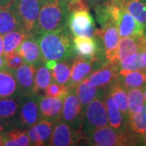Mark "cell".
<instances>
[{
  "instance_id": "23",
  "label": "cell",
  "mask_w": 146,
  "mask_h": 146,
  "mask_svg": "<svg viewBox=\"0 0 146 146\" xmlns=\"http://www.w3.org/2000/svg\"><path fill=\"white\" fill-rule=\"evenodd\" d=\"M128 129L139 139L146 129V104L127 118Z\"/></svg>"
},
{
  "instance_id": "37",
  "label": "cell",
  "mask_w": 146,
  "mask_h": 146,
  "mask_svg": "<svg viewBox=\"0 0 146 146\" xmlns=\"http://www.w3.org/2000/svg\"><path fill=\"white\" fill-rule=\"evenodd\" d=\"M27 134L29 137L30 141H31L32 145H36V146H42L44 145V143L42 142L41 140L40 136H38L37 132H36V128L34 125L30 127H29L27 129Z\"/></svg>"
},
{
  "instance_id": "19",
  "label": "cell",
  "mask_w": 146,
  "mask_h": 146,
  "mask_svg": "<svg viewBox=\"0 0 146 146\" xmlns=\"http://www.w3.org/2000/svg\"><path fill=\"white\" fill-rule=\"evenodd\" d=\"M116 81L121 84L127 90L134 88H143L146 84V72L143 69H119L117 73Z\"/></svg>"
},
{
  "instance_id": "31",
  "label": "cell",
  "mask_w": 146,
  "mask_h": 146,
  "mask_svg": "<svg viewBox=\"0 0 146 146\" xmlns=\"http://www.w3.org/2000/svg\"><path fill=\"white\" fill-rule=\"evenodd\" d=\"M119 70H141L144 68L142 60V51L131 54L117 63Z\"/></svg>"
},
{
  "instance_id": "34",
  "label": "cell",
  "mask_w": 146,
  "mask_h": 146,
  "mask_svg": "<svg viewBox=\"0 0 146 146\" xmlns=\"http://www.w3.org/2000/svg\"><path fill=\"white\" fill-rule=\"evenodd\" d=\"M54 98H50L48 96H42L39 100V113L40 119H49L50 115L52 110L53 104H54Z\"/></svg>"
},
{
  "instance_id": "28",
  "label": "cell",
  "mask_w": 146,
  "mask_h": 146,
  "mask_svg": "<svg viewBox=\"0 0 146 146\" xmlns=\"http://www.w3.org/2000/svg\"><path fill=\"white\" fill-rule=\"evenodd\" d=\"M72 64V58L57 62L55 67L51 71L52 80L58 83L68 85L71 77V69Z\"/></svg>"
},
{
  "instance_id": "50",
  "label": "cell",
  "mask_w": 146,
  "mask_h": 146,
  "mask_svg": "<svg viewBox=\"0 0 146 146\" xmlns=\"http://www.w3.org/2000/svg\"><path fill=\"white\" fill-rule=\"evenodd\" d=\"M143 70H144V71H145V72H146V65H145V67H144V68H143Z\"/></svg>"
},
{
  "instance_id": "40",
  "label": "cell",
  "mask_w": 146,
  "mask_h": 146,
  "mask_svg": "<svg viewBox=\"0 0 146 146\" xmlns=\"http://www.w3.org/2000/svg\"><path fill=\"white\" fill-rule=\"evenodd\" d=\"M6 68V59L4 54L0 55V71Z\"/></svg>"
},
{
  "instance_id": "14",
  "label": "cell",
  "mask_w": 146,
  "mask_h": 146,
  "mask_svg": "<svg viewBox=\"0 0 146 146\" xmlns=\"http://www.w3.org/2000/svg\"><path fill=\"white\" fill-rule=\"evenodd\" d=\"M37 65L24 63L15 70V75L21 97L36 94L34 91V79Z\"/></svg>"
},
{
  "instance_id": "27",
  "label": "cell",
  "mask_w": 146,
  "mask_h": 146,
  "mask_svg": "<svg viewBox=\"0 0 146 146\" xmlns=\"http://www.w3.org/2000/svg\"><path fill=\"white\" fill-rule=\"evenodd\" d=\"M123 7L146 27V0H126Z\"/></svg>"
},
{
  "instance_id": "18",
  "label": "cell",
  "mask_w": 146,
  "mask_h": 146,
  "mask_svg": "<svg viewBox=\"0 0 146 146\" xmlns=\"http://www.w3.org/2000/svg\"><path fill=\"white\" fill-rule=\"evenodd\" d=\"M146 48L144 35L141 36H123L119 38L117 50V57L119 62L124 58L136 52H141Z\"/></svg>"
},
{
  "instance_id": "36",
  "label": "cell",
  "mask_w": 146,
  "mask_h": 146,
  "mask_svg": "<svg viewBox=\"0 0 146 146\" xmlns=\"http://www.w3.org/2000/svg\"><path fill=\"white\" fill-rule=\"evenodd\" d=\"M69 12L75 11L89 10V4L84 0H71L68 3Z\"/></svg>"
},
{
  "instance_id": "41",
  "label": "cell",
  "mask_w": 146,
  "mask_h": 146,
  "mask_svg": "<svg viewBox=\"0 0 146 146\" xmlns=\"http://www.w3.org/2000/svg\"><path fill=\"white\" fill-rule=\"evenodd\" d=\"M3 36L0 34V55H3Z\"/></svg>"
},
{
  "instance_id": "43",
  "label": "cell",
  "mask_w": 146,
  "mask_h": 146,
  "mask_svg": "<svg viewBox=\"0 0 146 146\" xmlns=\"http://www.w3.org/2000/svg\"><path fill=\"white\" fill-rule=\"evenodd\" d=\"M142 60L144 63V67L146 65V48L142 51Z\"/></svg>"
},
{
  "instance_id": "25",
  "label": "cell",
  "mask_w": 146,
  "mask_h": 146,
  "mask_svg": "<svg viewBox=\"0 0 146 146\" xmlns=\"http://www.w3.org/2000/svg\"><path fill=\"white\" fill-rule=\"evenodd\" d=\"M25 30H14L3 34V53L7 54L16 51L24 39L29 36Z\"/></svg>"
},
{
  "instance_id": "9",
  "label": "cell",
  "mask_w": 146,
  "mask_h": 146,
  "mask_svg": "<svg viewBox=\"0 0 146 146\" xmlns=\"http://www.w3.org/2000/svg\"><path fill=\"white\" fill-rule=\"evenodd\" d=\"M84 110L74 89H70L63 99L61 121L76 130L80 131Z\"/></svg>"
},
{
  "instance_id": "15",
  "label": "cell",
  "mask_w": 146,
  "mask_h": 146,
  "mask_svg": "<svg viewBox=\"0 0 146 146\" xmlns=\"http://www.w3.org/2000/svg\"><path fill=\"white\" fill-rule=\"evenodd\" d=\"M118 71L119 68L117 64L106 63L90 73L88 78L94 85L101 89H106L116 81Z\"/></svg>"
},
{
  "instance_id": "21",
  "label": "cell",
  "mask_w": 146,
  "mask_h": 146,
  "mask_svg": "<svg viewBox=\"0 0 146 146\" xmlns=\"http://www.w3.org/2000/svg\"><path fill=\"white\" fill-rule=\"evenodd\" d=\"M104 102L108 116L109 125L115 129H123L127 127V120L120 111L114 98L106 92V90L104 96Z\"/></svg>"
},
{
  "instance_id": "26",
  "label": "cell",
  "mask_w": 146,
  "mask_h": 146,
  "mask_svg": "<svg viewBox=\"0 0 146 146\" xmlns=\"http://www.w3.org/2000/svg\"><path fill=\"white\" fill-rule=\"evenodd\" d=\"M21 98H0V118L10 119L15 118L20 109Z\"/></svg>"
},
{
  "instance_id": "49",
  "label": "cell",
  "mask_w": 146,
  "mask_h": 146,
  "mask_svg": "<svg viewBox=\"0 0 146 146\" xmlns=\"http://www.w3.org/2000/svg\"><path fill=\"white\" fill-rule=\"evenodd\" d=\"M144 38H145V41L146 42V32L144 33Z\"/></svg>"
},
{
  "instance_id": "8",
  "label": "cell",
  "mask_w": 146,
  "mask_h": 146,
  "mask_svg": "<svg viewBox=\"0 0 146 146\" xmlns=\"http://www.w3.org/2000/svg\"><path fill=\"white\" fill-rule=\"evenodd\" d=\"M94 35L101 37L104 49L106 62L112 64L119 63L117 50L120 36L115 21H109L101 27V29H96Z\"/></svg>"
},
{
  "instance_id": "12",
  "label": "cell",
  "mask_w": 146,
  "mask_h": 146,
  "mask_svg": "<svg viewBox=\"0 0 146 146\" xmlns=\"http://www.w3.org/2000/svg\"><path fill=\"white\" fill-rule=\"evenodd\" d=\"M102 66V64L92 58L80 57L78 55H76L75 58L73 57L71 77L68 84L69 89H74L84 79L88 77V76L92 72Z\"/></svg>"
},
{
  "instance_id": "51",
  "label": "cell",
  "mask_w": 146,
  "mask_h": 146,
  "mask_svg": "<svg viewBox=\"0 0 146 146\" xmlns=\"http://www.w3.org/2000/svg\"><path fill=\"white\" fill-rule=\"evenodd\" d=\"M64 1H66V2H68H68H69V1H71V0H64Z\"/></svg>"
},
{
  "instance_id": "35",
  "label": "cell",
  "mask_w": 146,
  "mask_h": 146,
  "mask_svg": "<svg viewBox=\"0 0 146 146\" xmlns=\"http://www.w3.org/2000/svg\"><path fill=\"white\" fill-rule=\"evenodd\" d=\"M4 56L6 59V68L12 71H15L25 63L23 58L16 51L4 54Z\"/></svg>"
},
{
  "instance_id": "39",
  "label": "cell",
  "mask_w": 146,
  "mask_h": 146,
  "mask_svg": "<svg viewBox=\"0 0 146 146\" xmlns=\"http://www.w3.org/2000/svg\"><path fill=\"white\" fill-rule=\"evenodd\" d=\"M139 145H146V129L144 131V133L140 136V139H139Z\"/></svg>"
},
{
  "instance_id": "11",
  "label": "cell",
  "mask_w": 146,
  "mask_h": 146,
  "mask_svg": "<svg viewBox=\"0 0 146 146\" xmlns=\"http://www.w3.org/2000/svg\"><path fill=\"white\" fill-rule=\"evenodd\" d=\"M82 138L83 135L80 131L76 130L67 123L59 121L54 126L48 145H76L81 142Z\"/></svg>"
},
{
  "instance_id": "1",
  "label": "cell",
  "mask_w": 146,
  "mask_h": 146,
  "mask_svg": "<svg viewBox=\"0 0 146 146\" xmlns=\"http://www.w3.org/2000/svg\"><path fill=\"white\" fill-rule=\"evenodd\" d=\"M44 62L47 60L64 61L76 55L72 37L69 29L35 33Z\"/></svg>"
},
{
  "instance_id": "2",
  "label": "cell",
  "mask_w": 146,
  "mask_h": 146,
  "mask_svg": "<svg viewBox=\"0 0 146 146\" xmlns=\"http://www.w3.org/2000/svg\"><path fill=\"white\" fill-rule=\"evenodd\" d=\"M69 14L68 2L64 0L43 3L39 12L36 33L68 29Z\"/></svg>"
},
{
  "instance_id": "42",
  "label": "cell",
  "mask_w": 146,
  "mask_h": 146,
  "mask_svg": "<svg viewBox=\"0 0 146 146\" xmlns=\"http://www.w3.org/2000/svg\"><path fill=\"white\" fill-rule=\"evenodd\" d=\"M6 127V123L5 122L3 121V119L0 118V133H3L4 130H5Z\"/></svg>"
},
{
  "instance_id": "3",
  "label": "cell",
  "mask_w": 146,
  "mask_h": 146,
  "mask_svg": "<svg viewBox=\"0 0 146 146\" xmlns=\"http://www.w3.org/2000/svg\"><path fill=\"white\" fill-rule=\"evenodd\" d=\"M94 146H123L139 145V138L128 127L115 129L110 126L101 127L84 136L82 141Z\"/></svg>"
},
{
  "instance_id": "22",
  "label": "cell",
  "mask_w": 146,
  "mask_h": 146,
  "mask_svg": "<svg viewBox=\"0 0 146 146\" xmlns=\"http://www.w3.org/2000/svg\"><path fill=\"white\" fill-rule=\"evenodd\" d=\"M106 90L114 98L120 111L127 120V90L118 81H115Z\"/></svg>"
},
{
  "instance_id": "4",
  "label": "cell",
  "mask_w": 146,
  "mask_h": 146,
  "mask_svg": "<svg viewBox=\"0 0 146 146\" xmlns=\"http://www.w3.org/2000/svg\"><path fill=\"white\" fill-rule=\"evenodd\" d=\"M108 125L109 121L104 102V96L97 97L84 110L80 131L84 137L94 131Z\"/></svg>"
},
{
  "instance_id": "5",
  "label": "cell",
  "mask_w": 146,
  "mask_h": 146,
  "mask_svg": "<svg viewBox=\"0 0 146 146\" xmlns=\"http://www.w3.org/2000/svg\"><path fill=\"white\" fill-rule=\"evenodd\" d=\"M12 5L23 29L29 34H35L42 2L40 0H12Z\"/></svg>"
},
{
  "instance_id": "29",
  "label": "cell",
  "mask_w": 146,
  "mask_h": 146,
  "mask_svg": "<svg viewBox=\"0 0 146 146\" xmlns=\"http://www.w3.org/2000/svg\"><path fill=\"white\" fill-rule=\"evenodd\" d=\"M145 104L143 88H134L127 90V118L141 110Z\"/></svg>"
},
{
  "instance_id": "44",
  "label": "cell",
  "mask_w": 146,
  "mask_h": 146,
  "mask_svg": "<svg viewBox=\"0 0 146 146\" xmlns=\"http://www.w3.org/2000/svg\"><path fill=\"white\" fill-rule=\"evenodd\" d=\"M11 1H12V0H0V7H1V6L7 5V4H8V3H10Z\"/></svg>"
},
{
  "instance_id": "32",
  "label": "cell",
  "mask_w": 146,
  "mask_h": 146,
  "mask_svg": "<svg viewBox=\"0 0 146 146\" xmlns=\"http://www.w3.org/2000/svg\"><path fill=\"white\" fill-rule=\"evenodd\" d=\"M54 124L55 123L51 121L42 119L34 125L38 136H40L41 140L44 143V145H48Z\"/></svg>"
},
{
  "instance_id": "16",
  "label": "cell",
  "mask_w": 146,
  "mask_h": 146,
  "mask_svg": "<svg viewBox=\"0 0 146 146\" xmlns=\"http://www.w3.org/2000/svg\"><path fill=\"white\" fill-rule=\"evenodd\" d=\"M74 90L77 95V98L84 110L95 98L103 97L106 94V89H101L94 85L88 77L80 82L74 88Z\"/></svg>"
},
{
  "instance_id": "46",
  "label": "cell",
  "mask_w": 146,
  "mask_h": 146,
  "mask_svg": "<svg viewBox=\"0 0 146 146\" xmlns=\"http://www.w3.org/2000/svg\"><path fill=\"white\" fill-rule=\"evenodd\" d=\"M3 145V134L0 133V146Z\"/></svg>"
},
{
  "instance_id": "24",
  "label": "cell",
  "mask_w": 146,
  "mask_h": 146,
  "mask_svg": "<svg viewBox=\"0 0 146 146\" xmlns=\"http://www.w3.org/2000/svg\"><path fill=\"white\" fill-rule=\"evenodd\" d=\"M3 145L28 146L32 145V144L27 134V131L22 128H16L3 134Z\"/></svg>"
},
{
  "instance_id": "7",
  "label": "cell",
  "mask_w": 146,
  "mask_h": 146,
  "mask_svg": "<svg viewBox=\"0 0 146 146\" xmlns=\"http://www.w3.org/2000/svg\"><path fill=\"white\" fill-rule=\"evenodd\" d=\"M41 95L38 94L23 96L21 98V105L16 115V123L20 128L28 129L35 125L41 119L39 113V100Z\"/></svg>"
},
{
  "instance_id": "47",
  "label": "cell",
  "mask_w": 146,
  "mask_h": 146,
  "mask_svg": "<svg viewBox=\"0 0 146 146\" xmlns=\"http://www.w3.org/2000/svg\"><path fill=\"white\" fill-rule=\"evenodd\" d=\"M143 91H144V98H145V102L146 104V84L143 87Z\"/></svg>"
},
{
  "instance_id": "45",
  "label": "cell",
  "mask_w": 146,
  "mask_h": 146,
  "mask_svg": "<svg viewBox=\"0 0 146 146\" xmlns=\"http://www.w3.org/2000/svg\"><path fill=\"white\" fill-rule=\"evenodd\" d=\"M114 3H117V4H119V5H122L123 6V4L124 3V2H125L126 0H112Z\"/></svg>"
},
{
  "instance_id": "30",
  "label": "cell",
  "mask_w": 146,
  "mask_h": 146,
  "mask_svg": "<svg viewBox=\"0 0 146 146\" xmlns=\"http://www.w3.org/2000/svg\"><path fill=\"white\" fill-rule=\"evenodd\" d=\"M51 71L45 65L43 62L37 66L35 79H34V91L38 94L41 90H45L47 86L52 81Z\"/></svg>"
},
{
  "instance_id": "48",
  "label": "cell",
  "mask_w": 146,
  "mask_h": 146,
  "mask_svg": "<svg viewBox=\"0 0 146 146\" xmlns=\"http://www.w3.org/2000/svg\"><path fill=\"white\" fill-rule=\"evenodd\" d=\"M42 2V3H46V2H50V1H54V0H40Z\"/></svg>"
},
{
  "instance_id": "13",
  "label": "cell",
  "mask_w": 146,
  "mask_h": 146,
  "mask_svg": "<svg viewBox=\"0 0 146 146\" xmlns=\"http://www.w3.org/2000/svg\"><path fill=\"white\" fill-rule=\"evenodd\" d=\"M16 51L23 58L25 63L38 66L44 62L35 34H29L25 37Z\"/></svg>"
},
{
  "instance_id": "10",
  "label": "cell",
  "mask_w": 146,
  "mask_h": 146,
  "mask_svg": "<svg viewBox=\"0 0 146 146\" xmlns=\"http://www.w3.org/2000/svg\"><path fill=\"white\" fill-rule=\"evenodd\" d=\"M68 27L72 36H93L96 30L94 16L89 10L70 12Z\"/></svg>"
},
{
  "instance_id": "38",
  "label": "cell",
  "mask_w": 146,
  "mask_h": 146,
  "mask_svg": "<svg viewBox=\"0 0 146 146\" xmlns=\"http://www.w3.org/2000/svg\"><path fill=\"white\" fill-rule=\"evenodd\" d=\"M88 4H89V7H93L94 8L95 6L101 3L104 2L105 0H84Z\"/></svg>"
},
{
  "instance_id": "6",
  "label": "cell",
  "mask_w": 146,
  "mask_h": 146,
  "mask_svg": "<svg viewBox=\"0 0 146 146\" xmlns=\"http://www.w3.org/2000/svg\"><path fill=\"white\" fill-rule=\"evenodd\" d=\"M113 20L116 24L120 37L141 36L146 27L137 21L122 5L113 2Z\"/></svg>"
},
{
  "instance_id": "17",
  "label": "cell",
  "mask_w": 146,
  "mask_h": 146,
  "mask_svg": "<svg viewBox=\"0 0 146 146\" xmlns=\"http://www.w3.org/2000/svg\"><path fill=\"white\" fill-rule=\"evenodd\" d=\"M24 30L20 19L12 5L10 3L0 7V34L3 35L7 33L14 30Z\"/></svg>"
},
{
  "instance_id": "20",
  "label": "cell",
  "mask_w": 146,
  "mask_h": 146,
  "mask_svg": "<svg viewBox=\"0 0 146 146\" xmlns=\"http://www.w3.org/2000/svg\"><path fill=\"white\" fill-rule=\"evenodd\" d=\"M0 98H21L15 71L7 68L0 71Z\"/></svg>"
},
{
  "instance_id": "33",
  "label": "cell",
  "mask_w": 146,
  "mask_h": 146,
  "mask_svg": "<svg viewBox=\"0 0 146 146\" xmlns=\"http://www.w3.org/2000/svg\"><path fill=\"white\" fill-rule=\"evenodd\" d=\"M69 88L68 85L62 84L52 80L51 83L47 86L46 89L44 90V93L46 96L54 98H62L64 99L66 95L69 92Z\"/></svg>"
}]
</instances>
